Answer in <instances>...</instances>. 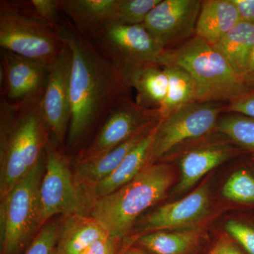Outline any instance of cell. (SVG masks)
<instances>
[{"label":"cell","mask_w":254,"mask_h":254,"mask_svg":"<svg viewBox=\"0 0 254 254\" xmlns=\"http://www.w3.org/2000/svg\"><path fill=\"white\" fill-rule=\"evenodd\" d=\"M242 78L247 89L250 91L254 92V46Z\"/></svg>","instance_id":"obj_34"},{"label":"cell","mask_w":254,"mask_h":254,"mask_svg":"<svg viewBox=\"0 0 254 254\" xmlns=\"http://www.w3.org/2000/svg\"><path fill=\"white\" fill-rule=\"evenodd\" d=\"M196 240L195 232L160 231L143 235L138 242L155 254H187L195 245Z\"/></svg>","instance_id":"obj_24"},{"label":"cell","mask_w":254,"mask_h":254,"mask_svg":"<svg viewBox=\"0 0 254 254\" xmlns=\"http://www.w3.org/2000/svg\"><path fill=\"white\" fill-rule=\"evenodd\" d=\"M200 0H161L150 11L143 26L165 50L195 36Z\"/></svg>","instance_id":"obj_11"},{"label":"cell","mask_w":254,"mask_h":254,"mask_svg":"<svg viewBox=\"0 0 254 254\" xmlns=\"http://www.w3.org/2000/svg\"><path fill=\"white\" fill-rule=\"evenodd\" d=\"M240 21L238 9L232 0H203L195 36L213 46Z\"/></svg>","instance_id":"obj_18"},{"label":"cell","mask_w":254,"mask_h":254,"mask_svg":"<svg viewBox=\"0 0 254 254\" xmlns=\"http://www.w3.org/2000/svg\"><path fill=\"white\" fill-rule=\"evenodd\" d=\"M158 110L142 108L131 98L111 112L90 144L80 151L77 160L95 158L113 150L138 132L158 125Z\"/></svg>","instance_id":"obj_10"},{"label":"cell","mask_w":254,"mask_h":254,"mask_svg":"<svg viewBox=\"0 0 254 254\" xmlns=\"http://www.w3.org/2000/svg\"><path fill=\"white\" fill-rule=\"evenodd\" d=\"M60 8L81 34L91 36L113 23L118 0H60Z\"/></svg>","instance_id":"obj_16"},{"label":"cell","mask_w":254,"mask_h":254,"mask_svg":"<svg viewBox=\"0 0 254 254\" xmlns=\"http://www.w3.org/2000/svg\"><path fill=\"white\" fill-rule=\"evenodd\" d=\"M236 5L241 21L254 25V0H232Z\"/></svg>","instance_id":"obj_33"},{"label":"cell","mask_w":254,"mask_h":254,"mask_svg":"<svg viewBox=\"0 0 254 254\" xmlns=\"http://www.w3.org/2000/svg\"><path fill=\"white\" fill-rule=\"evenodd\" d=\"M43 95L12 103L0 100V195L12 190L43 157L50 133Z\"/></svg>","instance_id":"obj_2"},{"label":"cell","mask_w":254,"mask_h":254,"mask_svg":"<svg viewBox=\"0 0 254 254\" xmlns=\"http://www.w3.org/2000/svg\"><path fill=\"white\" fill-rule=\"evenodd\" d=\"M1 93L12 103L44 95L49 67L1 49Z\"/></svg>","instance_id":"obj_13"},{"label":"cell","mask_w":254,"mask_h":254,"mask_svg":"<svg viewBox=\"0 0 254 254\" xmlns=\"http://www.w3.org/2000/svg\"><path fill=\"white\" fill-rule=\"evenodd\" d=\"M46 166V155L1 198V254H18L38 226V194Z\"/></svg>","instance_id":"obj_6"},{"label":"cell","mask_w":254,"mask_h":254,"mask_svg":"<svg viewBox=\"0 0 254 254\" xmlns=\"http://www.w3.org/2000/svg\"><path fill=\"white\" fill-rule=\"evenodd\" d=\"M123 254H148L145 253V252H141L140 250H133V249H131V250H128L126 251Z\"/></svg>","instance_id":"obj_36"},{"label":"cell","mask_w":254,"mask_h":254,"mask_svg":"<svg viewBox=\"0 0 254 254\" xmlns=\"http://www.w3.org/2000/svg\"><path fill=\"white\" fill-rule=\"evenodd\" d=\"M71 53L64 43L58 59L49 67L48 83L42 100L50 133L58 143L63 141L68 133L71 118Z\"/></svg>","instance_id":"obj_12"},{"label":"cell","mask_w":254,"mask_h":254,"mask_svg":"<svg viewBox=\"0 0 254 254\" xmlns=\"http://www.w3.org/2000/svg\"><path fill=\"white\" fill-rule=\"evenodd\" d=\"M58 33L71 55L67 140L70 148H76L101 127L119 104L131 98V87L123 73L68 18L61 21Z\"/></svg>","instance_id":"obj_1"},{"label":"cell","mask_w":254,"mask_h":254,"mask_svg":"<svg viewBox=\"0 0 254 254\" xmlns=\"http://www.w3.org/2000/svg\"><path fill=\"white\" fill-rule=\"evenodd\" d=\"M229 235L238 242L250 254H254V229L242 222L230 220L225 225Z\"/></svg>","instance_id":"obj_30"},{"label":"cell","mask_w":254,"mask_h":254,"mask_svg":"<svg viewBox=\"0 0 254 254\" xmlns=\"http://www.w3.org/2000/svg\"><path fill=\"white\" fill-rule=\"evenodd\" d=\"M227 113L219 118L216 131L239 145L254 150V118Z\"/></svg>","instance_id":"obj_25"},{"label":"cell","mask_w":254,"mask_h":254,"mask_svg":"<svg viewBox=\"0 0 254 254\" xmlns=\"http://www.w3.org/2000/svg\"><path fill=\"white\" fill-rule=\"evenodd\" d=\"M233 150L230 147L220 143L195 147L185 152L180 161L181 179L174 192L187 191L205 175L231 158Z\"/></svg>","instance_id":"obj_15"},{"label":"cell","mask_w":254,"mask_h":254,"mask_svg":"<svg viewBox=\"0 0 254 254\" xmlns=\"http://www.w3.org/2000/svg\"><path fill=\"white\" fill-rule=\"evenodd\" d=\"M0 47L50 67L64 43L58 31L38 16L29 1H0Z\"/></svg>","instance_id":"obj_5"},{"label":"cell","mask_w":254,"mask_h":254,"mask_svg":"<svg viewBox=\"0 0 254 254\" xmlns=\"http://www.w3.org/2000/svg\"><path fill=\"white\" fill-rule=\"evenodd\" d=\"M159 64L186 70L194 83L197 102L227 104L250 92L218 50L196 36L164 50Z\"/></svg>","instance_id":"obj_3"},{"label":"cell","mask_w":254,"mask_h":254,"mask_svg":"<svg viewBox=\"0 0 254 254\" xmlns=\"http://www.w3.org/2000/svg\"><path fill=\"white\" fill-rule=\"evenodd\" d=\"M225 103L194 102L159 121L155 129L152 163L179 147L208 136L216 129Z\"/></svg>","instance_id":"obj_8"},{"label":"cell","mask_w":254,"mask_h":254,"mask_svg":"<svg viewBox=\"0 0 254 254\" xmlns=\"http://www.w3.org/2000/svg\"><path fill=\"white\" fill-rule=\"evenodd\" d=\"M53 254H58V253H53Z\"/></svg>","instance_id":"obj_37"},{"label":"cell","mask_w":254,"mask_h":254,"mask_svg":"<svg viewBox=\"0 0 254 254\" xmlns=\"http://www.w3.org/2000/svg\"><path fill=\"white\" fill-rule=\"evenodd\" d=\"M163 67L168 76V88L165 101L158 110L160 120L180 108L197 102L194 83L190 73L180 66Z\"/></svg>","instance_id":"obj_23"},{"label":"cell","mask_w":254,"mask_h":254,"mask_svg":"<svg viewBox=\"0 0 254 254\" xmlns=\"http://www.w3.org/2000/svg\"><path fill=\"white\" fill-rule=\"evenodd\" d=\"M127 80L136 91L137 104L148 110L161 108L168 88V76L163 66H145L132 73Z\"/></svg>","instance_id":"obj_21"},{"label":"cell","mask_w":254,"mask_h":254,"mask_svg":"<svg viewBox=\"0 0 254 254\" xmlns=\"http://www.w3.org/2000/svg\"><path fill=\"white\" fill-rule=\"evenodd\" d=\"M173 180L170 165L150 163L126 185L96 199L91 217L110 236L119 240L129 232L142 213L163 199Z\"/></svg>","instance_id":"obj_4"},{"label":"cell","mask_w":254,"mask_h":254,"mask_svg":"<svg viewBox=\"0 0 254 254\" xmlns=\"http://www.w3.org/2000/svg\"><path fill=\"white\" fill-rule=\"evenodd\" d=\"M157 125L138 132L104 154L88 160H77L76 178L74 179L76 184L82 186L95 187L113 173L131 150Z\"/></svg>","instance_id":"obj_17"},{"label":"cell","mask_w":254,"mask_h":254,"mask_svg":"<svg viewBox=\"0 0 254 254\" xmlns=\"http://www.w3.org/2000/svg\"><path fill=\"white\" fill-rule=\"evenodd\" d=\"M88 38L127 80L137 70L159 64L165 50L143 25L110 23Z\"/></svg>","instance_id":"obj_7"},{"label":"cell","mask_w":254,"mask_h":254,"mask_svg":"<svg viewBox=\"0 0 254 254\" xmlns=\"http://www.w3.org/2000/svg\"><path fill=\"white\" fill-rule=\"evenodd\" d=\"M60 230L55 222L46 224L24 254H53L58 243Z\"/></svg>","instance_id":"obj_28"},{"label":"cell","mask_w":254,"mask_h":254,"mask_svg":"<svg viewBox=\"0 0 254 254\" xmlns=\"http://www.w3.org/2000/svg\"><path fill=\"white\" fill-rule=\"evenodd\" d=\"M210 254H242L233 244L227 240L218 242Z\"/></svg>","instance_id":"obj_35"},{"label":"cell","mask_w":254,"mask_h":254,"mask_svg":"<svg viewBox=\"0 0 254 254\" xmlns=\"http://www.w3.org/2000/svg\"><path fill=\"white\" fill-rule=\"evenodd\" d=\"M30 2L36 14L58 31L62 21L60 0H31Z\"/></svg>","instance_id":"obj_29"},{"label":"cell","mask_w":254,"mask_h":254,"mask_svg":"<svg viewBox=\"0 0 254 254\" xmlns=\"http://www.w3.org/2000/svg\"><path fill=\"white\" fill-rule=\"evenodd\" d=\"M156 127L141 140L109 176L93 187L97 199L118 190L131 182L152 163V150Z\"/></svg>","instance_id":"obj_19"},{"label":"cell","mask_w":254,"mask_h":254,"mask_svg":"<svg viewBox=\"0 0 254 254\" xmlns=\"http://www.w3.org/2000/svg\"><path fill=\"white\" fill-rule=\"evenodd\" d=\"M161 0H118L113 23L142 25L150 11Z\"/></svg>","instance_id":"obj_26"},{"label":"cell","mask_w":254,"mask_h":254,"mask_svg":"<svg viewBox=\"0 0 254 254\" xmlns=\"http://www.w3.org/2000/svg\"><path fill=\"white\" fill-rule=\"evenodd\" d=\"M110 236L94 218L81 214L69 216L60 230L58 254H80L95 241Z\"/></svg>","instance_id":"obj_20"},{"label":"cell","mask_w":254,"mask_h":254,"mask_svg":"<svg viewBox=\"0 0 254 254\" xmlns=\"http://www.w3.org/2000/svg\"><path fill=\"white\" fill-rule=\"evenodd\" d=\"M209 205V190L204 185L182 199L157 208L147 216L143 230L155 231L190 226L205 216Z\"/></svg>","instance_id":"obj_14"},{"label":"cell","mask_w":254,"mask_h":254,"mask_svg":"<svg viewBox=\"0 0 254 254\" xmlns=\"http://www.w3.org/2000/svg\"><path fill=\"white\" fill-rule=\"evenodd\" d=\"M213 46L243 77L254 46V25L241 21Z\"/></svg>","instance_id":"obj_22"},{"label":"cell","mask_w":254,"mask_h":254,"mask_svg":"<svg viewBox=\"0 0 254 254\" xmlns=\"http://www.w3.org/2000/svg\"><path fill=\"white\" fill-rule=\"evenodd\" d=\"M222 195L237 203H254V177L245 170L232 174L224 185Z\"/></svg>","instance_id":"obj_27"},{"label":"cell","mask_w":254,"mask_h":254,"mask_svg":"<svg viewBox=\"0 0 254 254\" xmlns=\"http://www.w3.org/2000/svg\"><path fill=\"white\" fill-rule=\"evenodd\" d=\"M117 240L111 236L100 239L80 254H115Z\"/></svg>","instance_id":"obj_32"},{"label":"cell","mask_w":254,"mask_h":254,"mask_svg":"<svg viewBox=\"0 0 254 254\" xmlns=\"http://www.w3.org/2000/svg\"><path fill=\"white\" fill-rule=\"evenodd\" d=\"M46 166L38 194V226H44L59 214L79 215L83 210L81 195L66 158L53 142L46 147Z\"/></svg>","instance_id":"obj_9"},{"label":"cell","mask_w":254,"mask_h":254,"mask_svg":"<svg viewBox=\"0 0 254 254\" xmlns=\"http://www.w3.org/2000/svg\"><path fill=\"white\" fill-rule=\"evenodd\" d=\"M225 113L240 114L254 118V92L242 95L225 105Z\"/></svg>","instance_id":"obj_31"}]
</instances>
